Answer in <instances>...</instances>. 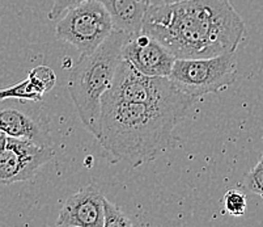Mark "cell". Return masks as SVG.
<instances>
[{
    "mask_svg": "<svg viewBox=\"0 0 263 227\" xmlns=\"http://www.w3.org/2000/svg\"><path fill=\"white\" fill-rule=\"evenodd\" d=\"M142 32L176 59H195L236 53L246 28L229 0H185L148 7Z\"/></svg>",
    "mask_w": 263,
    "mask_h": 227,
    "instance_id": "1",
    "label": "cell"
},
{
    "mask_svg": "<svg viewBox=\"0 0 263 227\" xmlns=\"http://www.w3.org/2000/svg\"><path fill=\"white\" fill-rule=\"evenodd\" d=\"M198 100L190 95L149 104L101 100L97 141L114 160L138 168L173 147L177 126Z\"/></svg>",
    "mask_w": 263,
    "mask_h": 227,
    "instance_id": "2",
    "label": "cell"
},
{
    "mask_svg": "<svg viewBox=\"0 0 263 227\" xmlns=\"http://www.w3.org/2000/svg\"><path fill=\"white\" fill-rule=\"evenodd\" d=\"M130 36L113 29L97 49L81 54L80 61L68 76V92L79 117L90 134H100L101 99L113 82L117 67L122 62V50Z\"/></svg>",
    "mask_w": 263,
    "mask_h": 227,
    "instance_id": "3",
    "label": "cell"
},
{
    "mask_svg": "<svg viewBox=\"0 0 263 227\" xmlns=\"http://www.w3.org/2000/svg\"><path fill=\"white\" fill-rule=\"evenodd\" d=\"M236 78L237 59L234 53L210 58L176 59L169 75L177 88L197 99L227 90Z\"/></svg>",
    "mask_w": 263,
    "mask_h": 227,
    "instance_id": "4",
    "label": "cell"
},
{
    "mask_svg": "<svg viewBox=\"0 0 263 227\" xmlns=\"http://www.w3.org/2000/svg\"><path fill=\"white\" fill-rule=\"evenodd\" d=\"M113 29L111 19L102 3L99 0H87L59 19L55 34L81 54H88L97 49Z\"/></svg>",
    "mask_w": 263,
    "mask_h": 227,
    "instance_id": "5",
    "label": "cell"
},
{
    "mask_svg": "<svg viewBox=\"0 0 263 227\" xmlns=\"http://www.w3.org/2000/svg\"><path fill=\"white\" fill-rule=\"evenodd\" d=\"M186 93L177 88L169 78L148 76L122 59L113 82L101 100L118 102H162L183 97Z\"/></svg>",
    "mask_w": 263,
    "mask_h": 227,
    "instance_id": "6",
    "label": "cell"
},
{
    "mask_svg": "<svg viewBox=\"0 0 263 227\" xmlns=\"http://www.w3.org/2000/svg\"><path fill=\"white\" fill-rule=\"evenodd\" d=\"M0 130L8 137L51 146V131L46 114L38 101L8 99L0 101Z\"/></svg>",
    "mask_w": 263,
    "mask_h": 227,
    "instance_id": "7",
    "label": "cell"
},
{
    "mask_svg": "<svg viewBox=\"0 0 263 227\" xmlns=\"http://www.w3.org/2000/svg\"><path fill=\"white\" fill-rule=\"evenodd\" d=\"M54 158V150L18 138H7L0 152V185L30 180L38 169Z\"/></svg>",
    "mask_w": 263,
    "mask_h": 227,
    "instance_id": "8",
    "label": "cell"
},
{
    "mask_svg": "<svg viewBox=\"0 0 263 227\" xmlns=\"http://www.w3.org/2000/svg\"><path fill=\"white\" fill-rule=\"evenodd\" d=\"M124 61L148 76L169 78L176 58L160 42L145 33L130 37L122 50Z\"/></svg>",
    "mask_w": 263,
    "mask_h": 227,
    "instance_id": "9",
    "label": "cell"
},
{
    "mask_svg": "<svg viewBox=\"0 0 263 227\" xmlns=\"http://www.w3.org/2000/svg\"><path fill=\"white\" fill-rule=\"evenodd\" d=\"M104 193L88 184L64 202L57 226L104 227Z\"/></svg>",
    "mask_w": 263,
    "mask_h": 227,
    "instance_id": "10",
    "label": "cell"
},
{
    "mask_svg": "<svg viewBox=\"0 0 263 227\" xmlns=\"http://www.w3.org/2000/svg\"><path fill=\"white\" fill-rule=\"evenodd\" d=\"M106 8L113 28L130 37L142 32L143 20L148 9L147 0H99Z\"/></svg>",
    "mask_w": 263,
    "mask_h": 227,
    "instance_id": "11",
    "label": "cell"
},
{
    "mask_svg": "<svg viewBox=\"0 0 263 227\" xmlns=\"http://www.w3.org/2000/svg\"><path fill=\"white\" fill-rule=\"evenodd\" d=\"M8 99L42 101V99H44V93L35 87V84L29 78H26L24 79L23 82L12 85V87L0 90V101Z\"/></svg>",
    "mask_w": 263,
    "mask_h": 227,
    "instance_id": "12",
    "label": "cell"
},
{
    "mask_svg": "<svg viewBox=\"0 0 263 227\" xmlns=\"http://www.w3.org/2000/svg\"><path fill=\"white\" fill-rule=\"evenodd\" d=\"M28 78L34 83L35 87L44 95L50 92L57 83V75L47 66H37V67L32 68L28 74Z\"/></svg>",
    "mask_w": 263,
    "mask_h": 227,
    "instance_id": "13",
    "label": "cell"
},
{
    "mask_svg": "<svg viewBox=\"0 0 263 227\" xmlns=\"http://www.w3.org/2000/svg\"><path fill=\"white\" fill-rule=\"evenodd\" d=\"M248 200L242 192L237 189H231L224 195V209L233 217H241L246 213Z\"/></svg>",
    "mask_w": 263,
    "mask_h": 227,
    "instance_id": "14",
    "label": "cell"
},
{
    "mask_svg": "<svg viewBox=\"0 0 263 227\" xmlns=\"http://www.w3.org/2000/svg\"><path fill=\"white\" fill-rule=\"evenodd\" d=\"M133 226V222L124 216L116 205L104 198V227H124Z\"/></svg>",
    "mask_w": 263,
    "mask_h": 227,
    "instance_id": "15",
    "label": "cell"
},
{
    "mask_svg": "<svg viewBox=\"0 0 263 227\" xmlns=\"http://www.w3.org/2000/svg\"><path fill=\"white\" fill-rule=\"evenodd\" d=\"M245 186L252 193L263 198V151L260 152L259 160L245 176Z\"/></svg>",
    "mask_w": 263,
    "mask_h": 227,
    "instance_id": "16",
    "label": "cell"
},
{
    "mask_svg": "<svg viewBox=\"0 0 263 227\" xmlns=\"http://www.w3.org/2000/svg\"><path fill=\"white\" fill-rule=\"evenodd\" d=\"M84 2H87V0H54L51 9L47 13V18L51 21H58L59 19L63 18L66 12L80 6Z\"/></svg>",
    "mask_w": 263,
    "mask_h": 227,
    "instance_id": "17",
    "label": "cell"
},
{
    "mask_svg": "<svg viewBox=\"0 0 263 227\" xmlns=\"http://www.w3.org/2000/svg\"><path fill=\"white\" fill-rule=\"evenodd\" d=\"M185 2V0H147L149 7H159V6H169V4H176Z\"/></svg>",
    "mask_w": 263,
    "mask_h": 227,
    "instance_id": "18",
    "label": "cell"
}]
</instances>
